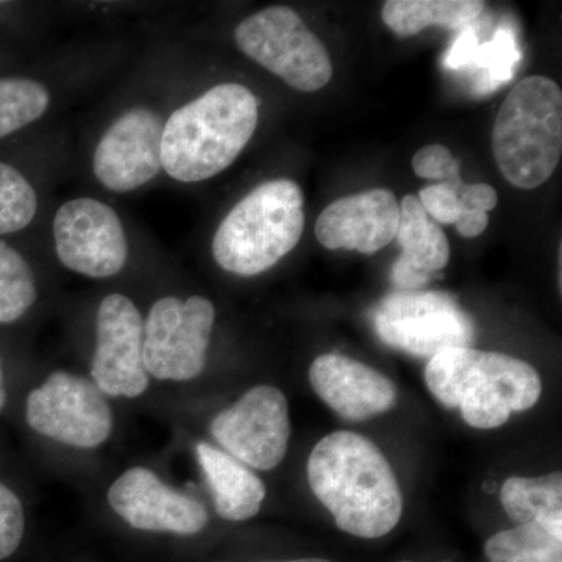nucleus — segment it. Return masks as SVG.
I'll return each instance as SVG.
<instances>
[{
	"mask_svg": "<svg viewBox=\"0 0 562 562\" xmlns=\"http://www.w3.org/2000/svg\"><path fill=\"white\" fill-rule=\"evenodd\" d=\"M40 299L38 280L16 247L0 241V327L20 324Z\"/></svg>",
	"mask_w": 562,
	"mask_h": 562,
	"instance_id": "obj_21",
	"label": "nucleus"
},
{
	"mask_svg": "<svg viewBox=\"0 0 562 562\" xmlns=\"http://www.w3.org/2000/svg\"><path fill=\"white\" fill-rule=\"evenodd\" d=\"M484 554L490 562H562V536L532 520L491 536Z\"/></svg>",
	"mask_w": 562,
	"mask_h": 562,
	"instance_id": "obj_22",
	"label": "nucleus"
},
{
	"mask_svg": "<svg viewBox=\"0 0 562 562\" xmlns=\"http://www.w3.org/2000/svg\"><path fill=\"white\" fill-rule=\"evenodd\" d=\"M492 151L502 176L520 190H535L553 176L562 154L557 81L532 76L513 88L495 120Z\"/></svg>",
	"mask_w": 562,
	"mask_h": 562,
	"instance_id": "obj_5",
	"label": "nucleus"
},
{
	"mask_svg": "<svg viewBox=\"0 0 562 562\" xmlns=\"http://www.w3.org/2000/svg\"><path fill=\"white\" fill-rule=\"evenodd\" d=\"M419 202L438 224H454L461 216L460 195L446 183L430 184L419 192Z\"/></svg>",
	"mask_w": 562,
	"mask_h": 562,
	"instance_id": "obj_27",
	"label": "nucleus"
},
{
	"mask_svg": "<svg viewBox=\"0 0 562 562\" xmlns=\"http://www.w3.org/2000/svg\"><path fill=\"white\" fill-rule=\"evenodd\" d=\"M106 505L136 531L191 538L210 524L209 509L198 497L177 490L146 465L122 471L106 490Z\"/></svg>",
	"mask_w": 562,
	"mask_h": 562,
	"instance_id": "obj_13",
	"label": "nucleus"
},
{
	"mask_svg": "<svg viewBox=\"0 0 562 562\" xmlns=\"http://www.w3.org/2000/svg\"><path fill=\"white\" fill-rule=\"evenodd\" d=\"M503 509L514 522L542 524L554 535L562 536V475L512 476L503 483L501 492Z\"/></svg>",
	"mask_w": 562,
	"mask_h": 562,
	"instance_id": "obj_20",
	"label": "nucleus"
},
{
	"mask_svg": "<svg viewBox=\"0 0 562 562\" xmlns=\"http://www.w3.org/2000/svg\"><path fill=\"white\" fill-rule=\"evenodd\" d=\"M235 43L294 90L319 91L331 80L328 50L290 7H268L246 18L235 29Z\"/></svg>",
	"mask_w": 562,
	"mask_h": 562,
	"instance_id": "obj_8",
	"label": "nucleus"
},
{
	"mask_svg": "<svg viewBox=\"0 0 562 562\" xmlns=\"http://www.w3.org/2000/svg\"><path fill=\"white\" fill-rule=\"evenodd\" d=\"M260 562H331L322 560V558H302V560H288V561H260Z\"/></svg>",
	"mask_w": 562,
	"mask_h": 562,
	"instance_id": "obj_32",
	"label": "nucleus"
},
{
	"mask_svg": "<svg viewBox=\"0 0 562 562\" xmlns=\"http://www.w3.org/2000/svg\"><path fill=\"white\" fill-rule=\"evenodd\" d=\"M257 95L235 81L220 83L173 110L162 128V171L179 183H201L231 168L254 138Z\"/></svg>",
	"mask_w": 562,
	"mask_h": 562,
	"instance_id": "obj_2",
	"label": "nucleus"
},
{
	"mask_svg": "<svg viewBox=\"0 0 562 562\" xmlns=\"http://www.w3.org/2000/svg\"><path fill=\"white\" fill-rule=\"evenodd\" d=\"M216 306L203 295H162L144 316L143 360L150 380L190 383L205 371Z\"/></svg>",
	"mask_w": 562,
	"mask_h": 562,
	"instance_id": "obj_7",
	"label": "nucleus"
},
{
	"mask_svg": "<svg viewBox=\"0 0 562 562\" xmlns=\"http://www.w3.org/2000/svg\"><path fill=\"white\" fill-rule=\"evenodd\" d=\"M398 205L401 220L395 238L403 254L392 266L391 280L398 291H419L430 283L432 273L449 265L450 244L416 195H405Z\"/></svg>",
	"mask_w": 562,
	"mask_h": 562,
	"instance_id": "obj_17",
	"label": "nucleus"
},
{
	"mask_svg": "<svg viewBox=\"0 0 562 562\" xmlns=\"http://www.w3.org/2000/svg\"><path fill=\"white\" fill-rule=\"evenodd\" d=\"M425 382L442 405L460 408L465 424L480 430L502 427L542 394L541 376L531 364L472 347L439 351L428 361Z\"/></svg>",
	"mask_w": 562,
	"mask_h": 562,
	"instance_id": "obj_3",
	"label": "nucleus"
},
{
	"mask_svg": "<svg viewBox=\"0 0 562 562\" xmlns=\"http://www.w3.org/2000/svg\"><path fill=\"white\" fill-rule=\"evenodd\" d=\"M487 224H490L487 213L482 210L464 209V206H462L460 220L454 222L462 238L469 239L482 235L486 231Z\"/></svg>",
	"mask_w": 562,
	"mask_h": 562,
	"instance_id": "obj_30",
	"label": "nucleus"
},
{
	"mask_svg": "<svg viewBox=\"0 0 562 562\" xmlns=\"http://www.w3.org/2000/svg\"><path fill=\"white\" fill-rule=\"evenodd\" d=\"M460 202L464 209L482 210L487 213L497 206V191L487 183L469 184L461 192Z\"/></svg>",
	"mask_w": 562,
	"mask_h": 562,
	"instance_id": "obj_28",
	"label": "nucleus"
},
{
	"mask_svg": "<svg viewBox=\"0 0 562 562\" xmlns=\"http://www.w3.org/2000/svg\"><path fill=\"white\" fill-rule=\"evenodd\" d=\"M2 5H7V3L5 2H0V7H2Z\"/></svg>",
	"mask_w": 562,
	"mask_h": 562,
	"instance_id": "obj_33",
	"label": "nucleus"
},
{
	"mask_svg": "<svg viewBox=\"0 0 562 562\" xmlns=\"http://www.w3.org/2000/svg\"><path fill=\"white\" fill-rule=\"evenodd\" d=\"M55 254L63 268L92 280L120 276L131 257L120 214L94 198L61 203L52 222Z\"/></svg>",
	"mask_w": 562,
	"mask_h": 562,
	"instance_id": "obj_11",
	"label": "nucleus"
},
{
	"mask_svg": "<svg viewBox=\"0 0 562 562\" xmlns=\"http://www.w3.org/2000/svg\"><path fill=\"white\" fill-rule=\"evenodd\" d=\"M413 169L420 179L441 181L452 188L458 195L464 191L465 184L460 177V165L454 160L452 151L442 144L422 147L414 155Z\"/></svg>",
	"mask_w": 562,
	"mask_h": 562,
	"instance_id": "obj_26",
	"label": "nucleus"
},
{
	"mask_svg": "<svg viewBox=\"0 0 562 562\" xmlns=\"http://www.w3.org/2000/svg\"><path fill=\"white\" fill-rule=\"evenodd\" d=\"M194 457L221 519L246 522L260 513L268 490L257 472L209 441L194 443Z\"/></svg>",
	"mask_w": 562,
	"mask_h": 562,
	"instance_id": "obj_18",
	"label": "nucleus"
},
{
	"mask_svg": "<svg viewBox=\"0 0 562 562\" xmlns=\"http://www.w3.org/2000/svg\"><path fill=\"white\" fill-rule=\"evenodd\" d=\"M11 401V382L5 358L0 351V416L7 412Z\"/></svg>",
	"mask_w": 562,
	"mask_h": 562,
	"instance_id": "obj_31",
	"label": "nucleus"
},
{
	"mask_svg": "<svg viewBox=\"0 0 562 562\" xmlns=\"http://www.w3.org/2000/svg\"><path fill=\"white\" fill-rule=\"evenodd\" d=\"M40 209L32 181L9 162L0 161V236L27 228Z\"/></svg>",
	"mask_w": 562,
	"mask_h": 562,
	"instance_id": "obj_24",
	"label": "nucleus"
},
{
	"mask_svg": "<svg viewBox=\"0 0 562 562\" xmlns=\"http://www.w3.org/2000/svg\"><path fill=\"white\" fill-rule=\"evenodd\" d=\"M22 419L44 441L80 452L102 449L116 427L110 398L90 376L66 369L47 373L25 392Z\"/></svg>",
	"mask_w": 562,
	"mask_h": 562,
	"instance_id": "obj_6",
	"label": "nucleus"
},
{
	"mask_svg": "<svg viewBox=\"0 0 562 562\" xmlns=\"http://www.w3.org/2000/svg\"><path fill=\"white\" fill-rule=\"evenodd\" d=\"M27 506L20 491L0 475V562L11 560L27 535Z\"/></svg>",
	"mask_w": 562,
	"mask_h": 562,
	"instance_id": "obj_25",
	"label": "nucleus"
},
{
	"mask_svg": "<svg viewBox=\"0 0 562 562\" xmlns=\"http://www.w3.org/2000/svg\"><path fill=\"white\" fill-rule=\"evenodd\" d=\"M290 403L279 387L258 384L210 422L216 447L251 471L268 472L284 460L291 439Z\"/></svg>",
	"mask_w": 562,
	"mask_h": 562,
	"instance_id": "obj_10",
	"label": "nucleus"
},
{
	"mask_svg": "<svg viewBox=\"0 0 562 562\" xmlns=\"http://www.w3.org/2000/svg\"><path fill=\"white\" fill-rule=\"evenodd\" d=\"M372 324L386 346L413 357L432 358L475 338L471 317L452 295L438 291L392 292L373 308Z\"/></svg>",
	"mask_w": 562,
	"mask_h": 562,
	"instance_id": "obj_9",
	"label": "nucleus"
},
{
	"mask_svg": "<svg viewBox=\"0 0 562 562\" xmlns=\"http://www.w3.org/2000/svg\"><path fill=\"white\" fill-rule=\"evenodd\" d=\"M401 205L394 192L371 190L338 199L317 217V241L330 250L372 255L394 241Z\"/></svg>",
	"mask_w": 562,
	"mask_h": 562,
	"instance_id": "obj_15",
	"label": "nucleus"
},
{
	"mask_svg": "<svg viewBox=\"0 0 562 562\" xmlns=\"http://www.w3.org/2000/svg\"><path fill=\"white\" fill-rule=\"evenodd\" d=\"M401 562H413V561H401Z\"/></svg>",
	"mask_w": 562,
	"mask_h": 562,
	"instance_id": "obj_34",
	"label": "nucleus"
},
{
	"mask_svg": "<svg viewBox=\"0 0 562 562\" xmlns=\"http://www.w3.org/2000/svg\"><path fill=\"white\" fill-rule=\"evenodd\" d=\"M314 392L344 419L364 420L390 412L397 390L383 373L342 355H321L310 368Z\"/></svg>",
	"mask_w": 562,
	"mask_h": 562,
	"instance_id": "obj_16",
	"label": "nucleus"
},
{
	"mask_svg": "<svg viewBox=\"0 0 562 562\" xmlns=\"http://www.w3.org/2000/svg\"><path fill=\"white\" fill-rule=\"evenodd\" d=\"M305 198L290 179L258 184L236 203L213 236L214 261L238 277L269 271L297 247L305 228Z\"/></svg>",
	"mask_w": 562,
	"mask_h": 562,
	"instance_id": "obj_4",
	"label": "nucleus"
},
{
	"mask_svg": "<svg viewBox=\"0 0 562 562\" xmlns=\"http://www.w3.org/2000/svg\"><path fill=\"white\" fill-rule=\"evenodd\" d=\"M484 7L480 0H387L382 18L395 35L408 38L431 25L458 31L475 21Z\"/></svg>",
	"mask_w": 562,
	"mask_h": 562,
	"instance_id": "obj_19",
	"label": "nucleus"
},
{
	"mask_svg": "<svg viewBox=\"0 0 562 562\" xmlns=\"http://www.w3.org/2000/svg\"><path fill=\"white\" fill-rule=\"evenodd\" d=\"M476 49H479V43H476L475 33L472 31L464 32L447 55L446 65L449 68H461V66L469 65L475 57Z\"/></svg>",
	"mask_w": 562,
	"mask_h": 562,
	"instance_id": "obj_29",
	"label": "nucleus"
},
{
	"mask_svg": "<svg viewBox=\"0 0 562 562\" xmlns=\"http://www.w3.org/2000/svg\"><path fill=\"white\" fill-rule=\"evenodd\" d=\"M165 121L157 110L135 105L122 111L98 140L92 173L105 190L128 194L146 187L162 171Z\"/></svg>",
	"mask_w": 562,
	"mask_h": 562,
	"instance_id": "obj_14",
	"label": "nucleus"
},
{
	"mask_svg": "<svg viewBox=\"0 0 562 562\" xmlns=\"http://www.w3.org/2000/svg\"><path fill=\"white\" fill-rule=\"evenodd\" d=\"M310 487L339 530L379 539L401 522L403 497L382 450L355 431H335L314 447L306 464Z\"/></svg>",
	"mask_w": 562,
	"mask_h": 562,
	"instance_id": "obj_1",
	"label": "nucleus"
},
{
	"mask_svg": "<svg viewBox=\"0 0 562 562\" xmlns=\"http://www.w3.org/2000/svg\"><path fill=\"white\" fill-rule=\"evenodd\" d=\"M143 325L144 316L128 295L111 292L99 302L88 376L110 401H135L149 391Z\"/></svg>",
	"mask_w": 562,
	"mask_h": 562,
	"instance_id": "obj_12",
	"label": "nucleus"
},
{
	"mask_svg": "<svg viewBox=\"0 0 562 562\" xmlns=\"http://www.w3.org/2000/svg\"><path fill=\"white\" fill-rule=\"evenodd\" d=\"M43 81L31 77H0V140L35 124L50 109Z\"/></svg>",
	"mask_w": 562,
	"mask_h": 562,
	"instance_id": "obj_23",
	"label": "nucleus"
}]
</instances>
